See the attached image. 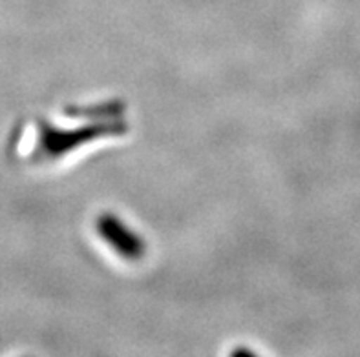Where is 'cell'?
<instances>
[{
    "label": "cell",
    "mask_w": 360,
    "mask_h": 357,
    "mask_svg": "<svg viewBox=\"0 0 360 357\" xmlns=\"http://www.w3.org/2000/svg\"><path fill=\"white\" fill-rule=\"evenodd\" d=\"M127 126L121 122H101L94 126L79 128L75 131H63L50 126L48 122H42L39 126V146L35 154L39 159H55L64 155L70 149L79 148L81 144H86L99 137H112L124 133Z\"/></svg>",
    "instance_id": "1"
},
{
    "label": "cell",
    "mask_w": 360,
    "mask_h": 357,
    "mask_svg": "<svg viewBox=\"0 0 360 357\" xmlns=\"http://www.w3.org/2000/svg\"><path fill=\"white\" fill-rule=\"evenodd\" d=\"M97 234H99L108 246L115 250L123 259L128 261H137L143 257L146 246L143 239L136 231L127 228L121 219H117L112 213H105L96 221Z\"/></svg>",
    "instance_id": "2"
}]
</instances>
